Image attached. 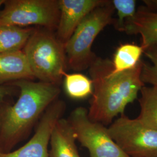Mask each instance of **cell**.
I'll use <instances>...</instances> for the list:
<instances>
[{
  "instance_id": "e0dca14e",
  "label": "cell",
  "mask_w": 157,
  "mask_h": 157,
  "mask_svg": "<svg viewBox=\"0 0 157 157\" xmlns=\"http://www.w3.org/2000/svg\"><path fill=\"white\" fill-rule=\"evenodd\" d=\"M112 6L117 12V17L114 19L113 25L119 32H124L125 23L135 17L136 13L135 0H112Z\"/></svg>"
},
{
  "instance_id": "4fadbf2b",
  "label": "cell",
  "mask_w": 157,
  "mask_h": 157,
  "mask_svg": "<svg viewBox=\"0 0 157 157\" xmlns=\"http://www.w3.org/2000/svg\"><path fill=\"white\" fill-rule=\"evenodd\" d=\"M144 49L133 43H124L119 45L112 60V73H121L135 68L141 61Z\"/></svg>"
},
{
  "instance_id": "8992f818",
  "label": "cell",
  "mask_w": 157,
  "mask_h": 157,
  "mask_svg": "<svg viewBox=\"0 0 157 157\" xmlns=\"http://www.w3.org/2000/svg\"><path fill=\"white\" fill-rule=\"evenodd\" d=\"M118 147L129 157H157V130L137 118L121 115L108 128Z\"/></svg>"
},
{
  "instance_id": "ac0fdd59",
  "label": "cell",
  "mask_w": 157,
  "mask_h": 157,
  "mask_svg": "<svg viewBox=\"0 0 157 157\" xmlns=\"http://www.w3.org/2000/svg\"><path fill=\"white\" fill-rule=\"evenodd\" d=\"M144 54L151 61V64L143 62L141 73L142 82L157 87V45L144 51Z\"/></svg>"
},
{
  "instance_id": "d6986e66",
  "label": "cell",
  "mask_w": 157,
  "mask_h": 157,
  "mask_svg": "<svg viewBox=\"0 0 157 157\" xmlns=\"http://www.w3.org/2000/svg\"><path fill=\"white\" fill-rule=\"evenodd\" d=\"M17 90V88L11 84L0 85V104L5 101L6 98L12 95Z\"/></svg>"
},
{
  "instance_id": "277c9868",
  "label": "cell",
  "mask_w": 157,
  "mask_h": 157,
  "mask_svg": "<svg viewBox=\"0 0 157 157\" xmlns=\"http://www.w3.org/2000/svg\"><path fill=\"white\" fill-rule=\"evenodd\" d=\"M115 9L105 1L89 13L79 24L65 45L67 66L75 71L89 69L97 56L92 51L96 37L109 25H113Z\"/></svg>"
},
{
  "instance_id": "2e32d148",
  "label": "cell",
  "mask_w": 157,
  "mask_h": 157,
  "mask_svg": "<svg viewBox=\"0 0 157 157\" xmlns=\"http://www.w3.org/2000/svg\"><path fill=\"white\" fill-rule=\"evenodd\" d=\"M63 78L65 90L69 97L82 100L92 95L93 82L90 78L83 74L66 73Z\"/></svg>"
},
{
  "instance_id": "44dd1931",
  "label": "cell",
  "mask_w": 157,
  "mask_h": 157,
  "mask_svg": "<svg viewBox=\"0 0 157 157\" xmlns=\"http://www.w3.org/2000/svg\"><path fill=\"white\" fill-rule=\"evenodd\" d=\"M4 2H5V0H0V8L3 6Z\"/></svg>"
},
{
  "instance_id": "5bb4252c",
  "label": "cell",
  "mask_w": 157,
  "mask_h": 157,
  "mask_svg": "<svg viewBox=\"0 0 157 157\" xmlns=\"http://www.w3.org/2000/svg\"><path fill=\"white\" fill-rule=\"evenodd\" d=\"M34 29L0 26V54L22 50Z\"/></svg>"
},
{
  "instance_id": "5b68a950",
  "label": "cell",
  "mask_w": 157,
  "mask_h": 157,
  "mask_svg": "<svg viewBox=\"0 0 157 157\" xmlns=\"http://www.w3.org/2000/svg\"><path fill=\"white\" fill-rule=\"evenodd\" d=\"M0 10V26H30L56 31L59 18L58 0H5Z\"/></svg>"
},
{
  "instance_id": "7c38bea8",
  "label": "cell",
  "mask_w": 157,
  "mask_h": 157,
  "mask_svg": "<svg viewBox=\"0 0 157 157\" xmlns=\"http://www.w3.org/2000/svg\"><path fill=\"white\" fill-rule=\"evenodd\" d=\"M34 78L22 50L0 54V85Z\"/></svg>"
},
{
  "instance_id": "9a60e30c",
  "label": "cell",
  "mask_w": 157,
  "mask_h": 157,
  "mask_svg": "<svg viewBox=\"0 0 157 157\" xmlns=\"http://www.w3.org/2000/svg\"><path fill=\"white\" fill-rule=\"evenodd\" d=\"M139 99L140 113L137 119L150 128L157 130V87L144 86Z\"/></svg>"
},
{
  "instance_id": "6da1fadb",
  "label": "cell",
  "mask_w": 157,
  "mask_h": 157,
  "mask_svg": "<svg viewBox=\"0 0 157 157\" xmlns=\"http://www.w3.org/2000/svg\"><path fill=\"white\" fill-rule=\"evenodd\" d=\"M143 62L121 73H112V61L97 56L89 68L93 91L88 109L92 121L111 124L118 115H124L127 105L135 101L145 86L141 78Z\"/></svg>"
},
{
  "instance_id": "30bf717a",
  "label": "cell",
  "mask_w": 157,
  "mask_h": 157,
  "mask_svg": "<svg viewBox=\"0 0 157 157\" xmlns=\"http://www.w3.org/2000/svg\"><path fill=\"white\" fill-rule=\"evenodd\" d=\"M124 32L129 35L140 34L144 51L157 45V11L141 7L135 17L126 22Z\"/></svg>"
},
{
  "instance_id": "7402d4cb",
  "label": "cell",
  "mask_w": 157,
  "mask_h": 157,
  "mask_svg": "<svg viewBox=\"0 0 157 157\" xmlns=\"http://www.w3.org/2000/svg\"><path fill=\"white\" fill-rule=\"evenodd\" d=\"M2 151H1V148H0V155H1V154L2 153Z\"/></svg>"
},
{
  "instance_id": "7a4b0ae2",
  "label": "cell",
  "mask_w": 157,
  "mask_h": 157,
  "mask_svg": "<svg viewBox=\"0 0 157 157\" xmlns=\"http://www.w3.org/2000/svg\"><path fill=\"white\" fill-rule=\"evenodd\" d=\"M17 88L19 95L12 104H0V148L12 149L31 133L51 104L58 98L59 86L23 79L9 84Z\"/></svg>"
},
{
  "instance_id": "ffe728a7",
  "label": "cell",
  "mask_w": 157,
  "mask_h": 157,
  "mask_svg": "<svg viewBox=\"0 0 157 157\" xmlns=\"http://www.w3.org/2000/svg\"><path fill=\"white\" fill-rule=\"evenodd\" d=\"M143 2L148 10L157 11V0H144Z\"/></svg>"
},
{
  "instance_id": "9c48e42d",
  "label": "cell",
  "mask_w": 157,
  "mask_h": 157,
  "mask_svg": "<svg viewBox=\"0 0 157 157\" xmlns=\"http://www.w3.org/2000/svg\"><path fill=\"white\" fill-rule=\"evenodd\" d=\"M105 0H58L59 18L56 38L66 44L79 24L89 13Z\"/></svg>"
},
{
  "instance_id": "8fae6325",
  "label": "cell",
  "mask_w": 157,
  "mask_h": 157,
  "mask_svg": "<svg viewBox=\"0 0 157 157\" xmlns=\"http://www.w3.org/2000/svg\"><path fill=\"white\" fill-rule=\"evenodd\" d=\"M76 136L67 119L61 118L51 135L49 157H80Z\"/></svg>"
},
{
  "instance_id": "ba28073f",
  "label": "cell",
  "mask_w": 157,
  "mask_h": 157,
  "mask_svg": "<svg viewBox=\"0 0 157 157\" xmlns=\"http://www.w3.org/2000/svg\"><path fill=\"white\" fill-rule=\"evenodd\" d=\"M66 104L57 99L45 110L30 139L15 151L2 152L0 157H49L51 135L56 122L62 118Z\"/></svg>"
},
{
  "instance_id": "3957f363",
  "label": "cell",
  "mask_w": 157,
  "mask_h": 157,
  "mask_svg": "<svg viewBox=\"0 0 157 157\" xmlns=\"http://www.w3.org/2000/svg\"><path fill=\"white\" fill-rule=\"evenodd\" d=\"M22 51L34 78L59 86L67 73V61L65 45L55 32L34 29Z\"/></svg>"
},
{
  "instance_id": "52a82bcc",
  "label": "cell",
  "mask_w": 157,
  "mask_h": 157,
  "mask_svg": "<svg viewBox=\"0 0 157 157\" xmlns=\"http://www.w3.org/2000/svg\"><path fill=\"white\" fill-rule=\"evenodd\" d=\"M76 140L89 152L90 157H129L118 147L104 124L92 121L88 109L77 107L67 118Z\"/></svg>"
}]
</instances>
